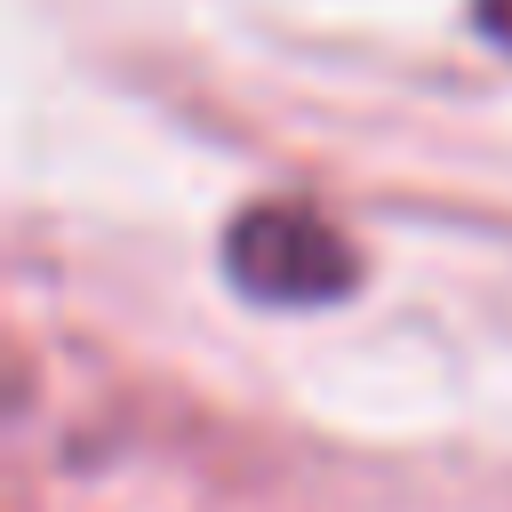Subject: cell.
<instances>
[{"label": "cell", "mask_w": 512, "mask_h": 512, "mask_svg": "<svg viewBox=\"0 0 512 512\" xmlns=\"http://www.w3.org/2000/svg\"><path fill=\"white\" fill-rule=\"evenodd\" d=\"M224 272L256 304H336L360 280V248L304 200H256L224 232Z\"/></svg>", "instance_id": "1"}, {"label": "cell", "mask_w": 512, "mask_h": 512, "mask_svg": "<svg viewBox=\"0 0 512 512\" xmlns=\"http://www.w3.org/2000/svg\"><path fill=\"white\" fill-rule=\"evenodd\" d=\"M472 16H480V32L496 48H512V0H472Z\"/></svg>", "instance_id": "2"}]
</instances>
